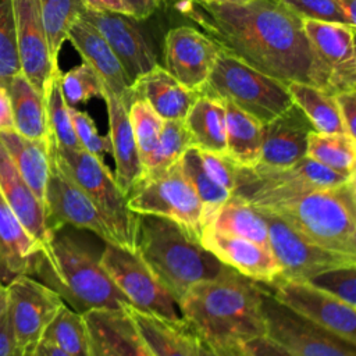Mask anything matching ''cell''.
<instances>
[{
  "label": "cell",
  "mask_w": 356,
  "mask_h": 356,
  "mask_svg": "<svg viewBox=\"0 0 356 356\" xmlns=\"http://www.w3.org/2000/svg\"><path fill=\"white\" fill-rule=\"evenodd\" d=\"M192 4V18L221 50L285 85L309 83L312 53L303 22L280 0Z\"/></svg>",
  "instance_id": "6da1fadb"
},
{
  "label": "cell",
  "mask_w": 356,
  "mask_h": 356,
  "mask_svg": "<svg viewBox=\"0 0 356 356\" xmlns=\"http://www.w3.org/2000/svg\"><path fill=\"white\" fill-rule=\"evenodd\" d=\"M264 284L232 268L193 284L178 302L182 320L210 343L248 342L266 335Z\"/></svg>",
  "instance_id": "7a4b0ae2"
},
{
  "label": "cell",
  "mask_w": 356,
  "mask_h": 356,
  "mask_svg": "<svg viewBox=\"0 0 356 356\" xmlns=\"http://www.w3.org/2000/svg\"><path fill=\"white\" fill-rule=\"evenodd\" d=\"M32 275L81 314L93 309L131 306L100 266L99 256L64 227L54 231L49 242L39 249Z\"/></svg>",
  "instance_id": "3957f363"
},
{
  "label": "cell",
  "mask_w": 356,
  "mask_h": 356,
  "mask_svg": "<svg viewBox=\"0 0 356 356\" xmlns=\"http://www.w3.org/2000/svg\"><path fill=\"white\" fill-rule=\"evenodd\" d=\"M134 252L177 303L193 284L228 268L189 229L153 214H138Z\"/></svg>",
  "instance_id": "277c9868"
},
{
  "label": "cell",
  "mask_w": 356,
  "mask_h": 356,
  "mask_svg": "<svg viewBox=\"0 0 356 356\" xmlns=\"http://www.w3.org/2000/svg\"><path fill=\"white\" fill-rule=\"evenodd\" d=\"M254 207L280 217L324 249L356 256V177Z\"/></svg>",
  "instance_id": "5b68a950"
},
{
  "label": "cell",
  "mask_w": 356,
  "mask_h": 356,
  "mask_svg": "<svg viewBox=\"0 0 356 356\" xmlns=\"http://www.w3.org/2000/svg\"><path fill=\"white\" fill-rule=\"evenodd\" d=\"M200 95L229 100L261 124H267L293 103L285 83L221 49Z\"/></svg>",
  "instance_id": "8992f818"
},
{
  "label": "cell",
  "mask_w": 356,
  "mask_h": 356,
  "mask_svg": "<svg viewBox=\"0 0 356 356\" xmlns=\"http://www.w3.org/2000/svg\"><path fill=\"white\" fill-rule=\"evenodd\" d=\"M49 149L65 172L100 211L114 234L118 246L134 250L138 214L128 209L127 196L117 185L114 174L103 159L83 149H61L50 138Z\"/></svg>",
  "instance_id": "52a82bcc"
},
{
  "label": "cell",
  "mask_w": 356,
  "mask_h": 356,
  "mask_svg": "<svg viewBox=\"0 0 356 356\" xmlns=\"http://www.w3.org/2000/svg\"><path fill=\"white\" fill-rule=\"evenodd\" d=\"M128 209L135 214L170 218L197 238L203 229L202 203L184 175L179 161L157 174H142L127 195Z\"/></svg>",
  "instance_id": "ba28073f"
},
{
  "label": "cell",
  "mask_w": 356,
  "mask_h": 356,
  "mask_svg": "<svg viewBox=\"0 0 356 356\" xmlns=\"http://www.w3.org/2000/svg\"><path fill=\"white\" fill-rule=\"evenodd\" d=\"M350 178L305 156L288 167H236L234 195L253 206H263L307 189L335 186Z\"/></svg>",
  "instance_id": "9c48e42d"
},
{
  "label": "cell",
  "mask_w": 356,
  "mask_h": 356,
  "mask_svg": "<svg viewBox=\"0 0 356 356\" xmlns=\"http://www.w3.org/2000/svg\"><path fill=\"white\" fill-rule=\"evenodd\" d=\"M302 22L312 53L309 83L330 96L356 89L355 28L312 19Z\"/></svg>",
  "instance_id": "30bf717a"
},
{
  "label": "cell",
  "mask_w": 356,
  "mask_h": 356,
  "mask_svg": "<svg viewBox=\"0 0 356 356\" xmlns=\"http://www.w3.org/2000/svg\"><path fill=\"white\" fill-rule=\"evenodd\" d=\"M261 313L266 337L295 356H356V345L277 300L264 285Z\"/></svg>",
  "instance_id": "8fae6325"
},
{
  "label": "cell",
  "mask_w": 356,
  "mask_h": 356,
  "mask_svg": "<svg viewBox=\"0 0 356 356\" xmlns=\"http://www.w3.org/2000/svg\"><path fill=\"white\" fill-rule=\"evenodd\" d=\"M99 261L132 307L171 321L182 318L177 300L134 250L104 242Z\"/></svg>",
  "instance_id": "7c38bea8"
},
{
  "label": "cell",
  "mask_w": 356,
  "mask_h": 356,
  "mask_svg": "<svg viewBox=\"0 0 356 356\" xmlns=\"http://www.w3.org/2000/svg\"><path fill=\"white\" fill-rule=\"evenodd\" d=\"M259 210L267 222L268 249L280 267L278 278L309 281L332 268L356 266V256L324 249L300 235L280 217Z\"/></svg>",
  "instance_id": "4fadbf2b"
},
{
  "label": "cell",
  "mask_w": 356,
  "mask_h": 356,
  "mask_svg": "<svg viewBox=\"0 0 356 356\" xmlns=\"http://www.w3.org/2000/svg\"><path fill=\"white\" fill-rule=\"evenodd\" d=\"M64 300L51 288L24 274L7 284V312L19 356H33Z\"/></svg>",
  "instance_id": "5bb4252c"
},
{
  "label": "cell",
  "mask_w": 356,
  "mask_h": 356,
  "mask_svg": "<svg viewBox=\"0 0 356 356\" xmlns=\"http://www.w3.org/2000/svg\"><path fill=\"white\" fill-rule=\"evenodd\" d=\"M49 156L50 172L44 192V213L50 232L71 225L95 234L103 242L118 245L100 211L60 165L50 149Z\"/></svg>",
  "instance_id": "9a60e30c"
},
{
  "label": "cell",
  "mask_w": 356,
  "mask_h": 356,
  "mask_svg": "<svg viewBox=\"0 0 356 356\" xmlns=\"http://www.w3.org/2000/svg\"><path fill=\"white\" fill-rule=\"evenodd\" d=\"M281 303L356 345V312L353 306L337 299L309 281L275 278L264 284Z\"/></svg>",
  "instance_id": "2e32d148"
},
{
  "label": "cell",
  "mask_w": 356,
  "mask_h": 356,
  "mask_svg": "<svg viewBox=\"0 0 356 356\" xmlns=\"http://www.w3.org/2000/svg\"><path fill=\"white\" fill-rule=\"evenodd\" d=\"M81 17L92 24L106 39L132 83L157 65L153 44L138 19L129 15L95 11L86 7L81 13Z\"/></svg>",
  "instance_id": "e0dca14e"
},
{
  "label": "cell",
  "mask_w": 356,
  "mask_h": 356,
  "mask_svg": "<svg viewBox=\"0 0 356 356\" xmlns=\"http://www.w3.org/2000/svg\"><path fill=\"white\" fill-rule=\"evenodd\" d=\"M163 50L165 70L186 89L200 95L220 53L218 44L193 26L179 25L167 32Z\"/></svg>",
  "instance_id": "ac0fdd59"
},
{
  "label": "cell",
  "mask_w": 356,
  "mask_h": 356,
  "mask_svg": "<svg viewBox=\"0 0 356 356\" xmlns=\"http://www.w3.org/2000/svg\"><path fill=\"white\" fill-rule=\"evenodd\" d=\"M21 72L43 96L58 65L53 63L42 22L39 0H13Z\"/></svg>",
  "instance_id": "d6986e66"
},
{
  "label": "cell",
  "mask_w": 356,
  "mask_h": 356,
  "mask_svg": "<svg viewBox=\"0 0 356 356\" xmlns=\"http://www.w3.org/2000/svg\"><path fill=\"white\" fill-rule=\"evenodd\" d=\"M92 356H156L138 332L127 309L83 313Z\"/></svg>",
  "instance_id": "ffe728a7"
},
{
  "label": "cell",
  "mask_w": 356,
  "mask_h": 356,
  "mask_svg": "<svg viewBox=\"0 0 356 356\" xmlns=\"http://www.w3.org/2000/svg\"><path fill=\"white\" fill-rule=\"evenodd\" d=\"M199 241L222 264L253 281L270 284L280 275V267L270 249L253 241L216 232L207 227L200 231Z\"/></svg>",
  "instance_id": "44dd1931"
},
{
  "label": "cell",
  "mask_w": 356,
  "mask_h": 356,
  "mask_svg": "<svg viewBox=\"0 0 356 356\" xmlns=\"http://www.w3.org/2000/svg\"><path fill=\"white\" fill-rule=\"evenodd\" d=\"M314 131L305 113L292 103L263 125L261 154L257 164L288 167L306 156L309 135Z\"/></svg>",
  "instance_id": "7402d4cb"
},
{
  "label": "cell",
  "mask_w": 356,
  "mask_h": 356,
  "mask_svg": "<svg viewBox=\"0 0 356 356\" xmlns=\"http://www.w3.org/2000/svg\"><path fill=\"white\" fill-rule=\"evenodd\" d=\"M67 39L78 50L83 61L96 71L104 90L120 97L129 107L132 102V82L100 32L79 17L70 28Z\"/></svg>",
  "instance_id": "603a6c76"
},
{
  "label": "cell",
  "mask_w": 356,
  "mask_h": 356,
  "mask_svg": "<svg viewBox=\"0 0 356 356\" xmlns=\"http://www.w3.org/2000/svg\"><path fill=\"white\" fill-rule=\"evenodd\" d=\"M103 99L106 102L108 115V139L111 145V154L115 163V170L113 174L117 185L127 196L134 185L140 179L143 165L131 127L128 107L120 97L107 90H104Z\"/></svg>",
  "instance_id": "cb8c5ba5"
},
{
  "label": "cell",
  "mask_w": 356,
  "mask_h": 356,
  "mask_svg": "<svg viewBox=\"0 0 356 356\" xmlns=\"http://www.w3.org/2000/svg\"><path fill=\"white\" fill-rule=\"evenodd\" d=\"M0 192L19 218L25 229L40 245L51 236L46 222L44 207L21 177L8 150L0 140Z\"/></svg>",
  "instance_id": "d4e9b609"
},
{
  "label": "cell",
  "mask_w": 356,
  "mask_h": 356,
  "mask_svg": "<svg viewBox=\"0 0 356 356\" xmlns=\"http://www.w3.org/2000/svg\"><path fill=\"white\" fill-rule=\"evenodd\" d=\"M131 92L132 100L143 99L164 121L185 120L189 108L200 96L181 85L159 64L139 76L132 83Z\"/></svg>",
  "instance_id": "484cf974"
},
{
  "label": "cell",
  "mask_w": 356,
  "mask_h": 356,
  "mask_svg": "<svg viewBox=\"0 0 356 356\" xmlns=\"http://www.w3.org/2000/svg\"><path fill=\"white\" fill-rule=\"evenodd\" d=\"M39 249L0 192V282L7 285L18 275H32Z\"/></svg>",
  "instance_id": "4316f807"
},
{
  "label": "cell",
  "mask_w": 356,
  "mask_h": 356,
  "mask_svg": "<svg viewBox=\"0 0 356 356\" xmlns=\"http://www.w3.org/2000/svg\"><path fill=\"white\" fill-rule=\"evenodd\" d=\"M138 332L156 356H195L189 325L181 318L171 321L164 317L125 307Z\"/></svg>",
  "instance_id": "83f0119b"
},
{
  "label": "cell",
  "mask_w": 356,
  "mask_h": 356,
  "mask_svg": "<svg viewBox=\"0 0 356 356\" xmlns=\"http://www.w3.org/2000/svg\"><path fill=\"white\" fill-rule=\"evenodd\" d=\"M6 89L11 100L15 131L26 139L47 142L50 135L44 96L32 86L22 72L14 75Z\"/></svg>",
  "instance_id": "f1b7e54d"
},
{
  "label": "cell",
  "mask_w": 356,
  "mask_h": 356,
  "mask_svg": "<svg viewBox=\"0 0 356 356\" xmlns=\"http://www.w3.org/2000/svg\"><path fill=\"white\" fill-rule=\"evenodd\" d=\"M184 122L192 146L200 150L225 153L227 124L222 99L200 95L189 108Z\"/></svg>",
  "instance_id": "f546056e"
},
{
  "label": "cell",
  "mask_w": 356,
  "mask_h": 356,
  "mask_svg": "<svg viewBox=\"0 0 356 356\" xmlns=\"http://www.w3.org/2000/svg\"><path fill=\"white\" fill-rule=\"evenodd\" d=\"M0 140L8 150L21 177L44 207V192L50 172L49 140H32L17 131L0 132Z\"/></svg>",
  "instance_id": "4dcf8cb0"
},
{
  "label": "cell",
  "mask_w": 356,
  "mask_h": 356,
  "mask_svg": "<svg viewBox=\"0 0 356 356\" xmlns=\"http://www.w3.org/2000/svg\"><path fill=\"white\" fill-rule=\"evenodd\" d=\"M204 227L268 248V231L264 216L252 203L234 193L217 209Z\"/></svg>",
  "instance_id": "1f68e13d"
},
{
  "label": "cell",
  "mask_w": 356,
  "mask_h": 356,
  "mask_svg": "<svg viewBox=\"0 0 356 356\" xmlns=\"http://www.w3.org/2000/svg\"><path fill=\"white\" fill-rule=\"evenodd\" d=\"M222 100L225 104L227 124L225 154L238 167H253L260 160L264 124L241 110L232 102Z\"/></svg>",
  "instance_id": "d6a6232c"
},
{
  "label": "cell",
  "mask_w": 356,
  "mask_h": 356,
  "mask_svg": "<svg viewBox=\"0 0 356 356\" xmlns=\"http://www.w3.org/2000/svg\"><path fill=\"white\" fill-rule=\"evenodd\" d=\"M286 89L292 97V102L305 113L316 132H345L334 96L324 93L307 82H289Z\"/></svg>",
  "instance_id": "836d02e7"
},
{
  "label": "cell",
  "mask_w": 356,
  "mask_h": 356,
  "mask_svg": "<svg viewBox=\"0 0 356 356\" xmlns=\"http://www.w3.org/2000/svg\"><path fill=\"white\" fill-rule=\"evenodd\" d=\"M306 156L338 174L356 177V139L345 132L321 134L313 131L309 135Z\"/></svg>",
  "instance_id": "e575fe53"
},
{
  "label": "cell",
  "mask_w": 356,
  "mask_h": 356,
  "mask_svg": "<svg viewBox=\"0 0 356 356\" xmlns=\"http://www.w3.org/2000/svg\"><path fill=\"white\" fill-rule=\"evenodd\" d=\"M70 356H92L88 327L83 314L63 305L47 325L43 339Z\"/></svg>",
  "instance_id": "d590c367"
},
{
  "label": "cell",
  "mask_w": 356,
  "mask_h": 356,
  "mask_svg": "<svg viewBox=\"0 0 356 356\" xmlns=\"http://www.w3.org/2000/svg\"><path fill=\"white\" fill-rule=\"evenodd\" d=\"M179 165L195 189L202 207H203V222L204 225L210 220V217L217 211V209L232 195L229 191L218 185L204 170L199 150L195 146H191L179 159ZM203 225V227H204Z\"/></svg>",
  "instance_id": "8d00e7d4"
},
{
  "label": "cell",
  "mask_w": 356,
  "mask_h": 356,
  "mask_svg": "<svg viewBox=\"0 0 356 356\" xmlns=\"http://www.w3.org/2000/svg\"><path fill=\"white\" fill-rule=\"evenodd\" d=\"M50 57L58 65V53L72 24L85 8L82 0H39Z\"/></svg>",
  "instance_id": "74e56055"
},
{
  "label": "cell",
  "mask_w": 356,
  "mask_h": 356,
  "mask_svg": "<svg viewBox=\"0 0 356 356\" xmlns=\"http://www.w3.org/2000/svg\"><path fill=\"white\" fill-rule=\"evenodd\" d=\"M60 75L61 71L54 74L44 93L49 135L56 146L61 149H82L74 131L72 120L70 115V106L61 93Z\"/></svg>",
  "instance_id": "f35d334b"
},
{
  "label": "cell",
  "mask_w": 356,
  "mask_h": 356,
  "mask_svg": "<svg viewBox=\"0 0 356 356\" xmlns=\"http://www.w3.org/2000/svg\"><path fill=\"white\" fill-rule=\"evenodd\" d=\"M192 146L189 132L184 120H167L163 122L157 146L149 160L143 164V174H157L182 157Z\"/></svg>",
  "instance_id": "ab89813d"
},
{
  "label": "cell",
  "mask_w": 356,
  "mask_h": 356,
  "mask_svg": "<svg viewBox=\"0 0 356 356\" xmlns=\"http://www.w3.org/2000/svg\"><path fill=\"white\" fill-rule=\"evenodd\" d=\"M128 115L143 165L157 146L164 120L143 99L132 100Z\"/></svg>",
  "instance_id": "60d3db41"
},
{
  "label": "cell",
  "mask_w": 356,
  "mask_h": 356,
  "mask_svg": "<svg viewBox=\"0 0 356 356\" xmlns=\"http://www.w3.org/2000/svg\"><path fill=\"white\" fill-rule=\"evenodd\" d=\"M60 88L67 104L71 107L86 103L92 97H103L104 93L102 79L85 61L60 75Z\"/></svg>",
  "instance_id": "b9f144b4"
},
{
  "label": "cell",
  "mask_w": 356,
  "mask_h": 356,
  "mask_svg": "<svg viewBox=\"0 0 356 356\" xmlns=\"http://www.w3.org/2000/svg\"><path fill=\"white\" fill-rule=\"evenodd\" d=\"M21 72L17 35L14 1L0 0V85L7 88L11 78Z\"/></svg>",
  "instance_id": "7bdbcfd3"
},
{
  "label": "cell",
  "mask_w": 356,
  "mask_h": 356,
  "mask_svg": "<svg viewBox=\"0 0 356 356\" xmlns=\"http://www.w3.org/2000/svg\"><path fill=\"white\" fill-rule=\"evenodd\" d=\"M309 282L349 306H356V266L324 271L309 280Z\"/></svg>",
  "instance_id": "ee69618b"
},
{
  "label": "cell",
  "mask_w": 356,
  "mask_h": 356,
  "mask_svg": "<svg viewBox=\"0 0 356 356\" xmlns=\"http://www.w3.org/2000/svg\"><path fill=\"white\" fill-rule=\"evenodd\" d=\"M280 3L302 21L312 19L349 25L334 0H280Z\"/></svg>",
  "instance_id": "f6af8a7d"
},
{
  "label": "cell",
  "mask_w": 356,
  "mask_h": 356,
  "mask_svg": "<svg viewBox=\"0 0 356 356\" xmlns=\"http://www.w3.org/2000/svg\"><path fill=\"white\" fill-rule=\"evenodd\" d=\"M70 115L72 120L75 135L83 150L100 159H103L104 154L111 153L108 136H102L97 132L95 121L88 113L70 106Z\"/></svg>",
  "instance_id": "bcb514c9"
},
{
  "label": "cell",
  "mask_w": 356,
  "mask_h": 356,
  "mask_svg": "<svg viewBox=\"0 0 356 356\" xmlns=\"http://www.w3.org/2000/svg\"><path fill=\"white\" fill-rule=\"evenodd\" d=\"M199 150L202 164L207 174L222 188L234 193L235 178H236V164L225 154L209 150Z\"/></svg>",
  "instance_id": "7dc6e473"
},
{
  "label": "cell",
  "mask_w": 356,
  "mask_h": 356,
  "mask_svg": "<svg viewBox=\"0 0 356 356\" xmlns=\"http://www.w3.org/2000/svg\"><path fill=\"white\" fill-rule=\"evenodd\" d=\"M334 99L345 132L356 139V89L337 93Z\"/></svg>",
  "instance_id": "c3c4849f"
},
{
  "label": "cell",
  "mask_w": 356,
  "mask_h": 356,
  "mask_svg": "<svg viewBox=\"0 0 356 356\" xmlns=\"http://www.w3.org/2000/svg\"><path fill=\"white\" fill-rule=\"evenodd\" d=\"M243 346L252 356H295L293 353L280 346L266 335L253 338L245 342Z\"/></svg>",
  "instance_id": "681fc988"
},
{
  "label": "cell",
  "mask_w": 356,
  "mask_h": 356,
  "mask_svg": "<svg viewBox=\"0 0 356 356\" xmlns=\"http://www.w3.org/2000/svg\"><path fill=\"white\" fill-rule=\"evenodd\" d=\"M0 356H19L7 309L0 312Z\"/></svg>",
  "instance_id": "f907efd6"
},
{
  "label": "cell",
  "mask_w": 356,
  "mask_h": 356,
  "mask_svg": "<svg viewBox=\"0 0 356 356\" xmlns=\"http://www.w3.org/2000/svg\"><path fill=\"white\" fill-rule=\"evenodd\" d=\"M131 11V17L143 21L149 18L156 10L164 6L168 0H124Z\"/></svg>",
  "instance_id": "816d5d0a"
},
{
  "label": "cell",
  "mask_w": 356,
  "mask_h": 356,
  "mask_svg": "<svg viewBox=\"0 0 356 356\" xmlns=\"http://www.w3.org/2000/svg\"><path fill=\"white\" fill-rule=\"evenodd\" d=\"M86 8L103 13H115L122 15H129L131 11L124 0H82Z\"/></svg>",
  "instance_id": "f5cc1de1"
},
{
  "label": "cell",
  "mask_w": 356,
  "mask_h": 356,
  "mask_svg": "<svg viewBox=\"0 0 356 356\" xmlns=\"http://www.w3.org/2000/svg\"><path fill=\"white\" fill-rule=\"evenodd\" d=\"M6 131H15V128L8 92L3 85H0V132Z\"/></svg>",
  "instance_id": "db71d44e"
},
{
  "label": "cell",
  "mask_w": 356,
  "mask_h": 356,
  "mask_svg": "<svg viewBox=\"0 0 356 356\" xmlns=\"http://www.w3.org/2000/svg\"><path fill=\"white\" fill-rule=\"evenodd\" d=\"M189 331H191V342H192V349L195 356H218L214 346L204 337L197 334L191 327H189Z\"/></svg>",
  "instance_id": "11a10c76"
},
{
  "label": "cell",
  "mask_w": 356,
  "mask_h": 356,
  "mask_svg": "<svg viewBox=\"0 0 356 356\" xmlns=\"http://www.w3.org/2000/svg\"><path fill=\"white\" fill-rule=\"evenodd\" d=\"M218 353V356H252L243 346L242 342H220V343H211Z\"/></svg>",
  "instance_id": "9f6ffc18"
},
{
  "label": "cell",
  "mask_w": 356,
  "mask_h": 356,
  "mask_svg": "<svg viewBox=\"0 0 356 356\" xmlns=\"http://www.w3.org/2000/svg\"><path fill=\"white\" fill-rule=\"evenodd\" d=\"M350 26L356 25V0H334Z\"/></svg>",
  "instance_id": "6f0895ef"
},
{
  "label": "cell",
  "mask_w": 356,
  "mask_h": 356,
  "mask_svg": "<svg viewBox=\"0 0 356 356\" xmlns=\"http://www.w3.org/2000/svg\"><path fill=\"white\" fill-rule=\"evenodd\" d=\"M33 356H70V355H67L64 350H61L56 345H53L50 342H46V341H42L39 343V346L36 348Z\"/></svg>",
  "instance_id": "680465c9"
},
{
  "label": "cell",
  "mask_w": 356,
  "mask_h": 356,
  "mask_svg": "<svg viewBox=\"0 0 356 356\" xmlns=\"http://www.w3.org/2000/svg\"><path fill=\"white\" fill-rule=\"evenodd\" d=\"M191 3H199V4H245L252 0H185Z\"/></svg>",
  "instance_id": "91938a15"
},
{
  "label": "cell",
  "mask_w": 356,
  "mask_h": 356,
  "mask_svg": "<svg viewBox=\"0 0 356 356\" xmlns=\"http://www.w3.org/2000/svg\"><path fill=\"white\" fill-rule=\"evenodd\" d=\"M7 309V285L0 282V312Z\"/></svg>",
  "instance_id": "94428289"
}]
</instances>
